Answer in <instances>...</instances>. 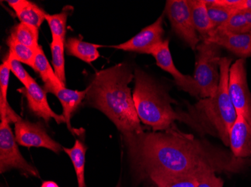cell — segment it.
Instances as JSON below:
<instances>
[{"label":"cell","instance_id":"obj_18","mask_svg":"<svg viewBox=\"0 0 251 187\" xmlns=\"http://www.w3.org/2000/svg\"><path fill=\"white\" fill-rule=\"evenodd\" d=\"M187 2L196 30L201 39L205 40L215 29L208 15L206 3L204 0H187Z\"/></svg>","mask_w":251,"mask_h":187},{"label":"cell","instance_id":"obj_27","mask_svg":"<svg viewBox=\"0 0 251 187\" xmlns=\"http://www.w3.org/2000/svg\"><path fill=\"white\" fill-rule=\"evenodd\" d=\"M204 2L206 3L210 19L215 29L225 23L230 18L231 15L236 11L216 4L214 0H204Z\"/></svg>","mask_w":251,"mask_h":187},{"label":"cell","instance_id":"obj_32","mask_svg":"<svg viewBox=\"0 0 251 187\" xmlns=\"http://www.w3.org/2000/svg\"><path fill=\"white\" fill-rule=\"evenodd\" d=\"M40 187H60L53 181H44Z\"/></svg>","mask_w":251,"mask_h":187},{"label":"cell","instance_id":"obj_3","mask_svg":"<svg viewBox=\"0 0 251 187\" xmlns=\"http://www.w3.org/2000/svg\"><path fill=\"white\" fill-rule=\"evenodd\" d=\"M232 62L231 58H221L219 85L215 95L199 100L195 105L189 106L187 112L192 127L200 133L219 138L227 147H229V133L238 116L228 89Z\"/></svg>","mask_w":251,"mask_h":187},{"label":"cell","instance_id":"obj_31","mask_svg":"<svg viewBox=\"0 0 251 187\" xmlns=\"http://www.w3.org/2000/svg\"><path fill=\"white\" fill-rule=\"evenodd\" d=\"M236 11H251V0H240L237 5Z\"/></svg>","mask_w":251,"mask_h":187},{"label":"cell","instance_id":"obj_17","mask_svg":"<svg viewBox=\"0 0 251 187\" xmlns=\"http://www.w3.org/2000/svg\"><path fill=\"white\" fill-rule=\"evenodd\" d=\"M198 173L153 172L147 178L156 187H197Z\"/></svg>","mask_w":251,"mask_h":187},{"label":"cell","instance_id":"obj_26","mask_svg":"<svg viewBox=\"0 0 251 187\" xmlns=\"http://www.w3.org/2000/svg\"><path fill=\"white\" fill-rule=\"evenodd\" d=\"M72 8H64L61 13L56 15H45V21H47L49 27L51 32L52 38H59L65 41L66 33V22H67L68 15L70 14L69 10ZM66 42V41H65Z\"/></svg>","mask_w":251,"mask_h":187},{"label":"cell","instance_id":"obj_25","mask_svg":"<svg viewBox=\"0 0 251 187\" xmlns=\"http://www.w3.org/2000/svg\"><path fill=\"white\" fill-rule=\"evenodd\" d=\"M7 43L9 47L8 56L20 62L27 64L33 68L34 61H35L37 50H34L29 46L18 43L10 38H8Z\"/></svg>","mask_w":251,"mask_h":187},{"label":"cell","instance_id":"obj_6","mask_svg":"<svg viewBox=\"0 0 251 187\" xmlns=\"http://www.w3.org/2000/svg\"><path fill=\"white\" fill-rule=\"evenodd\" d=\"M16 168L26 176L39 178V171L21 155L16 139L7 119L0 124V172Z\"/></svg>","mask_w":251,"mask_h":187},{"label":"cell","instance_id":"obj_15","mask_svg":"<svg viewBox=\"0 0 251 187\" xmlns=\"http://www.w3.org/2000/svg\"><path fill=\"white\" fill-rule=\"evenodd\" d=\"M87 88L84 91H75L68 89L65 86L56 88L53 94L56 95L63 106V114L67 127L70 131L74 132L71 125V118L82 101L85 99L87 93Z\"/></svg>","mask_w":251,"mask_h":187},{"label":"cell","instance_id":"obj_21","mask_svg":"<svg viewBox=\"0 0 251 187\" xmlns=\"http://www.w3.org/2000/svg\"><path fill=\"white\" fill-rule=\"evenodd\" d=\"M87 147L82 142L77 139L74 146L71 148L63 147V150L70 157L77 176L78 187H86L84 179V166H85V154Z\"/></svg>","mask_w":251,"mask_h":187},{"label":"cell","instance_id":"obj_9","mask_svg":"<svg viewBox=\"0 0 251 187\" xmlns=\"http://www.w3.org/2000/svg\"><path fill=\"white\" fill-rule=\"evenodd\" d=\"M17 143L25 147H45L59 154L63 150L61 145L49 136L41 122H29L22 118L15 123Z\"/></svg>","mask_w":251,"mask_h":187},{"label":"cell","instance_id":"obj_14","mask_svg":"<svg viewBox=\"0 0 251 187\" xmlns=\"http://www.w3.org/2000/svg\"><path fill=\"white\" fill-rule=\"evenodd\" d=\"M229 147L237 158L251 160V125L241 115L231 129Z\"/></svg>","mask_w":251,"mask_h":187},{"label":"cell","instance_id":"obj_24","mask_svg":"<svg viewBox=\"0 0 251 187\" xmlns=\"http://www.w3.org/2000/svg\"><path fill=\"white\" fill-rule=\"evenodd\" d=\"M65 41L59 38H52L50 43V51L52 55V63L53 71L56 77L66 86V73H65L64 48Z\"/></svg>","mask_w":251,"mask_h":187},{"label":"cell","instance_id":"obj_7","mask_svg":"<svg viewBox=\"0 0 251 187\" xmlns=\"http://www.w3.org/2000/svg\"><path fill=\"white\" fill-rule=\"evenodd\" d=\"M165 12L175 33L192 50H197L200 39L193 25L187 0H168Z\"/></svg>","mask_w":251,"mask_h":187},{"label":"cell","instance_id":"obj_30","mask_svg":"<svg viewBox=\"0 0 251 187\" xmlns=\"http://www.w3.org/2000/svg\"><path fill=\"white\" fill-rule=\"evenodd\" d=\"M7 60L9 62L10 69L11 72L15 74V77L21 81V83L25 85V88L29 86V82H30V76L25 71V69L23 67L21 62L14 60L9 56H7Z\"/></svg>","mask_w":251,"mask_h":187},{"label":"cell","instance_id":"obj_12","mask_svg":"<svg viewBox=\"0 0 251 187\" xmlns=\"http://www.w3.org/2000/svg\"><path fill=\"white\" fill-rule=\"evenodd\" d=\"M25 95L28 102V107L32 113L39 118H42L46 123H49L50 119H54L56 123L60 125L66 123L63 115L55 113L49 106L46 92L38 85L32 77H31L29 86L19 89Z\"/></svg>","mask_w":251,"mask_h":187},{"label":"cell","instance_id":"obj_11","mask_svg":"<svg viewBox=\"0 0 251 187\" xmlns=\"http://www.w3.org/2000/svg\"><path fill=\"white\" fill-rule=\"evenodd\" d=\"M151 55L156 60V64L161 67L163 71L173 76L175 83L179 88L199 100L198 88L193 77L182 74L175 65L173 56L169 50V41L168 39L158 45L152 51Z\"/></svg>","mask_w":251,"mask_h":187},{"label":"cell","instance_id":"obj_19","mask_svg":"<svg viewBox=\"0 0 251 187\" xmlns=\"http://www.w3.org/2000/svg\"><path fill=\"white\" fill-rule=\"evenodd\" d=\"M34 71L39 73L42 81L45 83V88L48 92L53 93L56 88L65 86L56 77L53 68L50 67L47 57L44 53L42 46H39L36 51L33 65ZM66 87V86H65Z\"/></svg>","mask_w":251,"mask_h":187},{"label":"cell","instance_id":"obj_13","mask_svg":"<svg viewBox=\"0 0 251 187\" xmlns=\"http://www.w3.org/2000/svg\"><path fill=\"white\" fill-rule=\"evenodd\" d=\"M204 41L222 46L240 59L245 60L251 56V33L235 34L214 29Z\"/></svg>","mask_w":251,"mask_h":187},{"label":"cell","instance_id":"obj_4","mask_svg":"<svg viewBox=\"0 0 251 187\" xmlns=\"http://www.w3.org/2000/svg\"><path fill=\"white\" fill-rule=\"evenodd\" d=\"M134 80L132 97L137 114L143 125L155 132L167 130L176 121L190 126L188 114L175 110L173 105L177 101L171 98L164 85L139 68L134 71Z\"/></svg>","mask_w":251,"mask_h":187},{"label":"cell","instance_id":"obj_8","mask_svg":"<svg viewBox=\"0 0 251 187\" xmlns=\"http://www.w3.org/2000/svg\"><path fill=\"white\" fill-rule=\"evenodd\" d=\"M228 89L237 115L243 117L251 125V92L248 88L243 59L236 60L230 66Z\"/></svg>","mask_w":251,"mask_h":187},{"label":"cell","instance_id":"obj_28","mask_svg":"<svg viewBox=\"0 0 251 187\" xmlns=\"http://www.w3.org/2000/svg\"><path fill=\"white\" fill-rule=\"evenodd\" d=\"M197 187H224L222 178L216 175V171L211 168H204L197 174Z\"/></svg>","mask_w":251,"mask_h":187},{"label":"cell","instance_id":"obj_23","mask_svg":"<svg viewBox=\"0 0 251 187\" xmlns=\"http://www.w3.org/2000/svg\"><path fill=\"white\" fill-rule=\"evenodd\" d=\"M9 38L15 42L29 46L34 50H38L40 46L38 42L39 29L24 22H21L12 29Z\"/></svg>","mask_w":251,"mask_h":187},{"label":"cell","instance_id":"obj_1","mask_svg":"<svg viewBox=\"0 0 251 187\" xmlns=\"http://www.w3.org/2000/svg\"><path fill=\"white\" fill-rule=\"evenodd\" d=\"M124 140L132 168L143 178L153 172L195 174L204 168L237 172L251 163L206 139L180 131L176 124L163 131L128 135Z\"/></svg>","mask_w":251,"mask_h":187},{"label":"cell","instance_id":"obj_22","mask_svg":"<svg viewBox=\"0 0 251 187\" xmlns=\"http://www.w3.org/2000/svg\"><path fill=\"white\" fill-rule=\"evenodd\" d=\"M217 30L235 34L251 33V11H236Z\"/></svg>","mask_w":251,"mask_h":187},{"label":"cell","instance_id":"obj_29","mask_svg":"<svg viewBox=\"0 0 251 187\" xmlns=\"http://www.w3.org/2000/svg\"><path fill=\"white\" fill-rule=\"evenodd\" d=\"M10 71L9 62L5 59L0 66V106L9 105L7 101V92L9 83Z\"/></svg>","mask_w":251,"mask_h":187},{"label":"cell","instance_id":"obj_2","mask_svg":"<svg viewBox=\"0 0 251 187\" xmlns=\"http://www.w3.org/2000/svg\"><path fill=\"white\" fill-rule=\"evenodd\" d=\"M134 74L129 64L121 63L99 71L87 87L85 104L103 112L123 136L142 133L129 83Z\"/></svg>","mask_w":251,"mask_h":187},{"label":"cell","instance_id":"obj_16","mask_svg":"<svg viewBox=\"0 0 251 187\" xmlns=\"http://www.w3.org/2000/svg\"><path fill=\"white\" fill-rule=\"evenodd\" d=\"M7 2L13 8L21 22L39 29L45 21L47 13L33 2L27 0H8Z\"/></svg>","mask_w":251,"mask_h":187},{"label":"cell","instance_id":"obj_5","mask_svg":"<svg viewBox=\"0 0 251 187\" xmlns=\"http://www.w3.org/2000/svg\"><path fill=\"white\" fill-rule=\"evenodd\" d=\"M197 55L193 80L199 91V100L215 95L220 82L221 46L203 40L197 47Z\"/></svg>","mask_w":251,"mask_h":187},{"label":"cell","instance_id":"obj_10","mask_svg":"<svg viewBox=\"0 0 251 187\" xmlns=\"http://www.w3.org/2000/svg\"><path fill=\"white\" fill-rule=\"evenodd\" d=\"M163 19L164 16L161 15L153 23L142 29L127 42L111 47L124 51L151 55L152 51L164 41Z\"/></svg>","mask_w":251,"mask_h":187},{"label":"cell","instance_id":"obj_20","mask_svg":"<svg viewBox=\"0 0 251 187\" xmlns=\"http://www.w3.org/2000/svg\"><path fill=\"white\" fill-rule=\"evenodd\" d=\"M101 45L87 43L78 38H70L65 42L66 53L70 56L78 58L87 63H91L100 56L98 49Z\"/></svg>","mask_w":251,"mask_h":187}]
</instances>
